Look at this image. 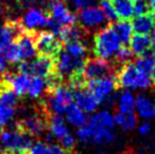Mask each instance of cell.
Masks as SVG:
<instances>
[{
    "mask_svg": "<svg viewBox=\"0 0 155 154\" xmlns=\"http://www.w3.org/2000/svg\"><path fill=\"white\" fill-rule=\"evenodd\" d=\"M86 126L91 132V143L105 145L114 141V120L107 110L90 117Z\"/></svg>",
    "mask_w": 155,
    "mask_h": 154,
    "instance_id": "cell-1",
    "label": "cell"
},
{
    "mask_svg": "<svg viewBox=\"0 0 155 154\" xmlns=\"http://www.w3.org/2000/svg\"><path fill=\"white\" fill-rule=\"evenodd\" d=\"M116 82L118 89L127 90H146L152 85V79L148 74L143 73L134 62H127L117 70Z\"/></svg>",
    "mask_w": 155,
    "mask_h": 154,
    "instance_id": "cell-2",
    "label": "cell"
},
{
    "mask_svg": "<svg viewBox=\"0 0 155 154\" xmlns=\"http://www.w3.org/2000/svg\"><path fill=\"white\" fill-rule=\"evenodd\" d=\"M73 89L61 83L51 90H48L40 103L50 116L61 115L73 103Z\"/></svg>",
    "mask_w": 155,
    "mask_h": 154,
    "instance_id": "cell-3",
    "label": "cell"
},
{
    "mask_svg": "<svg viewBox=\"0 0 155 154\" xmlns=\"http://www.w3.org/2000/svg\"><path fill=\"white\" fill-rule=\"evenodd\" d=\"M93 42H94L93 45L94 55L96 58H101L104 60L114 58L118 50L122 45L113 26L110 24L95 33Z\"/></svg>",
    "mask_w": 155,
    "mask_h": 154,
    "instance_id": "cell-4",
    "label": "cell"
},
{
    "mask_svg": "<svg viewBox=\"0 0 155 154\" xmlns=\"http://www.w3.org/2000/svg\"><path fill=\"white\" fill-rule=\"evenodd\" d=\"M34 137L30 134L25 133L24 130L18 128L16 122L12 125V127L1 134L0 143L1 147L6 152L10 153H30L32 146L34 144L33 142Z\"/></svg>",
    "mask_w": 155,
    "mask_h": 154,
    "instance_id": "cell-5",
    "label": "cell"
},
{
    "mask_svg": "<svg viewBox=\"0 0 155 154\" xmlns=\"http://www.w3.org/2000/svg\"><path fill=\"white\" fill-rule=\"evenodd\" d=\"M18 73L26 74L30 76H39L48 78L57 74L56 72V58L45 55H36L32 60H25L18 62Z\"/></svg>",
    "mask_w": 155,
    "mask_h": 154,
    "instance_id": "cell-6",
    "label": "cell"
},
{
    "mask_svg": "<svg viewBox=\"0 0 155 154\" xmlns=\"http://www.w3.org/2000/svg\"><path fill=\"white\" fill-rule=\"evenodd\" d=\"M86 59L77 58L68 53L65 50H61L56 57V72L61 79H67L79 75H83V68Z\"/></svg>",
    "mask_w": 155,
    "mask_h": 154,
    "instance_id": "cell-7",
    "label": "cell"
},
{
    "mask_svg": "<svg viewBox=\"0 0 155 154\" xmlns=\"http://www.w3.org/2000/svg\"><path fill=\"white\" fill-rule=\"evenodd\" d=\"M17 108L18 96L0 79V124H10L17 112Z\"/></svg>",
    "mask_w": 155,
    "mask_h": 154,
    "instance_id": "cell-8",
    "label": "cell"
},
{
    "mask_svg": "<svg viewBox=\"0 0 155 154\" xmlns=\"http://www.w3.org/2000/svg\"><path fill=\"white\" fill-rule=\"evenodd\" d=\"M34 40L39 55H45L56 58L64 47L59 38L51 33L50 31H40V32L35 31Z\"/></svg>",
    "mask_w": 155,
    "mask_h": 154,
    "instance_id": "cell-9",
    "label": "cell"
},
{
    "mask_svg": "<svg viewBox=\"0 0 155 154\" xmlns=\"http://www.w3.org/2000/svg\"><path fill=\"white\" fill-rule=\"evenodd\" d=\"M116 70V66L110 64L108 60L101 59V58H93V59H87L85 61L84 68H83V76L87 82L96 79V78L112 76Z\"/></svg>",
    "mask_w": 155,
    "mask_h": 154,
    "instance_id": "cell-10",
    "label": "cell"
},
{
    "mask_svg": "<svg viewBox=\"0 0 155 154\" xmlns=\"http://www.w3.org/2000/svg\"><path fill=\"white\" fill-rule=\"evenodd\" d=\"M77 21L86 32L96 30L102 27L107 23V18L104 16L102 9L96 6H88L83 9H79L77 14Z\"/></svg>",
    "mask_w": 155,
    "mask_h": 154,
    "instance_id": "cell-11",
    "label": "cell"
},
{
    "mask_svg": "<svg viewBox=\"0 0 155 154\" xmlns=\"http://www.w3.org/2000/svg\"><path fill=\"white\" fill-rule=\"evenodd\" d=\"M43 9L47 12L49 17L58 22L62 26L73 25V24H76L77 22V16L71 13L64 2L49 0Z\"/></svg>",
    "mask_w": 155,
    "mask_h": 154,
    "instance_id": "cell-12",
    "label": "cell"
},
{
    "mask_svg": "<svg viewBox=\"0 0 155 154\" xmlns=\"http://www.w3.org/2000/svg\"><path fill=\"white\" fill-rule=\"evenodd\" d=\"M85 86L94 94V96L99 100L100 102H103L109 95L114 93L116 89H118L114 75L87 81Z\"/></svg>",
    "mask_w": 155,
    "mask_h": 154,
    "instance_id": "cell-13",
    "label": "cell"
},
{
    "mask_svg": "<svg viewBox=\"0 0 155 154\" xmlns=\"http://www.w3.org/2000/svg\"><path fill=\"white\" fill-rule=\"evenodd\" d=\"M25 30L23 27L21 19H7L0 26V53H2L10 43L15 41L19 34Z\"/></svg>",
    "mask_w": 155,
    "mask_h": 154,
    "instance_id": "cell-14",
    "label": "cell"
},
{
    "mask_svg": "<svg viewBox=\"0 0 155 154\" xmlns=\"http://www.w3.org/2000/svg\"><path fill=\"white\" fill-rule=\"evenodd\" d=\"M73 93L75 104L78 105L83 111H85L86 113L87 112H94L101 103L86 86L75 89Z\"/></svg>",
    "mask_w": 155,
    "mask_h": 154,
    "instance_id": "cell-15",
    "label": "cell"
},
{
    "mask_svg": "<svg viewBox=\"0 0 155 154\" xmlns=\"http://www.w3.org/2000/svg\"><path fill=\"white\" fill-rule=\"evenodd\" d=\"M23 27L27 31H33L36 27L45 26L48 23V14L44 9L30 8L23 18H19Z\"/></svg>",
    "mask_w": 155,
    "mask_h": 154,
    "instance_id": "cell-16",
    "label": "cell"
},
{
    "mask_svg": "<svg viewBox=\"0 0 155 154\" xmlns=\"http://www.w3.org/2000/svg\"><path fill=\"white\" fill-rule=\"evenodd\" d=\"M131 26L136 34L148 35L155 27V16L152 13L138 15L133 19Z\"/></svg>",
    "mask_w": 155,
    "mask_h": 154,
    "instance_id": "cell-17",
    "label": "cell"
},
{
    "mask_svg": "<svg viewBox=\"0 0 155 154\" xmlns=\"http://www.w3.org/2000/svg\"><path fill=\"white\" fill-rule=\"evenodd\" d=\"M135 109L137 115L144 119H152L155 117V103L144 94H139L135 98Z\"/></svg>",
    "mask_w": 155,
    "mask_h": 154,
    "instance_id": "cell-18",
    "label": "cell"
},
{
    "mask_svg": "<svg viewBox=\"0 0 155 154\" xmlns=\"http://www.w3.org/2000/svg\"><path fill=\"white\" fill-rule=\"evenodd\" d=\"M66 120L70 125H73L75 127H83L87 124L88 117L86 112L83 111L81 108L76 105L75 103H71L67 109H66Z\"/></svg>",
    "mask_w": 155,
    "mask_h": 154,
    "instance_id": "cell-19",
    "label": "cell"
},
{
    "mask_svg": "<svg viewBox=\"0 0 155 154\" xmlns=\"http://www.w3.org/2000/svg\"><path fill=\"white\" fill-rule=\"evenodd\" d=\"M49 130L53 138L60 141L61 138L70 133L68 126L66 125L65 119L61 117V115H51L49 118Z\"/></svg>",
    "mask_w": 155,
    "mask_h": 154,
    "instance_id": "cell-20",
    "label": "cell"
},
{
    "mask_svg": "<svg viewBox=\"0 0 155 154\" xmlns=\"http://www.w3.org/2000/svg\"><path fill=\"white\" fill-rule=\"evenodd\" d=\"M130 50L133 55L140 57L146 52L151 51V38L146 34H135L130 40Z\"/></svg>",
    "mask_w": 155,
    "mask_h": 154,
    "instance_id": "cell-21",
    "label": "cell"
},
{
    "mask_svg": "<svg viewBox=\"0 0 155 154\" xmlns=\"http://www.w3.org/2000/svg\"><path fill=\"white\" fill-rule=\"evenodd\" d=\"M86 31L83 28L81 25H67L64 26L62 30L60 31V33L58 35L59 40L61 41L62 44L69 42H75V41H81L82 38L84 36Z\"/></svg>",
    "mask_w": 155,
    "mask_h": 154,
    "instance_id": "cell-22",
    "label": "cell"
},
{
    "mask_svg": "<svg viewBox=\"0 0 155 154\" xmlns=\"http://www.w3.org/2000/svg\"><path fill=\"white\" fill-rule=\"evenodd\" d=\"M30 154H73L67 152L60 145L54 143H47L44 141L36 142L33 144Z\"/></svg>",
    "mask_w": 155,
    "mask_h": 154,
    "instance_id": "cell-23",
    "label": "cell"
},
{
    "mask_svg": "<svg viewBox=\"0 0 155 154\" xmlns=\"http://www.w3.org/2000/svg\"><path fill=\"white\" fill-rule=\"evenodd\" d=\"M117 17L120 21H129L134 16V8L131 0H111Z\"/></svg>",
    "mask_w": 155,
    "mask_h": 154,
    "instance_id": "cell-24",
    "label": "cell"
},
{
    "mask_svg": "<svg viewBox=\"0 0 155 154\" xmlns=\"http://www.w3.org/2000/svg\"><path fill=\"white\" fill-rule=\"evenodd\" d=\"M48 91V83L47 79L43 77L39 76H32L31 83L28 86L27 94L32 99H39L42 95H44Z\"/></svg>",
    "mask_w": 155,
    "mask_h": 154,
    "instance_id": "cell-25",
    "label": "cell"
},
{
    "mask_svg": "<svg viewBox=\"0 0 155 154\" xmlns=\"http://www.w3.org/2000/svg\"><path fill=\"white\" fill-rule=\"evenodd\" d=\"M112 26H113L118 38L120 40L121 44L127 45L130 42L131 38H133L134 30L133 26H131V23H129L128 21H119Z\"/></svg>",
    "mask_w": 155,
    "mask_h": 154,
    "instance_id": "cell-26",
    "label": "cell"
},
{
    "mask_svg": "<svg viewBox=\"0 0 155 154\" xmlns=\"http://www.w3.org/2000/svg\"><path fill=\"white\" fill-rule=\"evenodd\" d=\"M114 124L125 130H133L137 126V116L135 113H121L117 112L113 116Z\"/></svg>",
    "mask_w": 155,
    "mask_h": 154,
    "instance_id": "cell-27",
    "label": "cell"
},
{
    "mask_svg": "<svg viewBox=\"0 0 155 154\" xmlns=\"http://www.w3.org/2000/svg\"><path fill=\"white\" fill-rule=\"evenodd\" d=\"M117 105H118L119 112L121 113H133L135 110V98L133 93L128 90L124 91L120 96H118Z\"/></svg>",
    "mask_w": 155,
    "mask_h": 154,
    "instance_id": "cell-28",
    "label": "cell"
},
{
    "mask_svg": "<svg viewBox=\"0 0 155 154\" xmlns=\"http://www.w3.org/2000/svg\"><path fill=\"white\" fill-rule=\"evenodd\" d=\"M135 65L137 66V68L139 70H142L143 73L150 75L155 66V55L151 51L146 52L145 55L138 57Z\"/></svg>",
    "mask_w": 155,
    "mask_h": 154,
    "instance_id": "cell-29",
    "label": "cell"
},
{
    "mask_svg": "<svg viewBox=\"0 0 155 154\" xmlns=\"http://www.w3.org/2000/svg\"><path fill=\"white\" fill-rule=\"evenodd\" d=\"M65 48L64 50L67 51L68 53L73 55V56L77 57V58H83L86 59L87 56V48L86 45L82 42V41H75V42H69L64 44Z\"/></svg>",
    "mask_w": 155,
    "mask_h": 154,
    "instance_id": "cell-30",
    "label": "cell"
},
{
    "mask_svg": "<svg viewBox=\"0 0 155 154\" xmlns=\"http://www.w3.org/2000/svg\"><path fill=\"white\" fill-rule=\"evenodd\" d=\"M2 55H4L5 59L10 64H17V62L22 61L21 50H19V47H18L16 41H13L10 43L8 47L2 51Z\"/></svg>",
    "mask_w": 155,
    "mask_h": 154,
    "instance_id": "cell-31",
    "label": "cell"
},
{
    "mask_svg": "<svg viewBox=\"0 0 155 154\" xmlns=\"http://www.w3.org/2000/svg\"><path fill=\"white\" fill-rule=\"evenodd\" d=\"M133 52L130 50V48H128L127 45H121V48L118 50L117 55L114 56V59H116V62L122 65L129 62L130 59L133 58Z\"/></svg>",
    "mask_w": 155,
    "mask_h": 154,
    "instance_id": "cell-32",
    "label": "cell"
},
{
    "mask_svg": "<svg viewBox=\"0 0 155 154\" xmlns=\"http://www.w3.org/2000/svg\"><path fill=\"white\" fill-rule=\"evenodd\" d=\"M101 9L103 12L104 16L108 22H116L117 21V14L114 12V8L111 4V0H101Z\"/></svg>",
    "mask_w": 155,
    "mask_h": 154,
    "instance_id": "cell-33",
    "label": "cell"
},
{
    "mask_svg": "<svg viewBox=\"0 0 155 154\" xmlns=\"http://www.w3.org/2000/svg\"><path fill=\"white\" fill-rule=\"evenodd\" d=\"M133 8H134V15H136V16L143 15V14L151 13L148 0H134Z\"/></svg>",
    "mask_w": 155,
    "mask_h": 154,
    "instance_id": "cell-34",
    "label": "cell"
},
{
    "mask_svg": "<svg viewBox=\"0 0 155 154\" xmlns=\"http://www.w3.org/2000/svg\"><path fill=\"white\" fill-rule=\"evenodd\" d=\"M60 146L62 149H65L67 152H70L73 153L74 149H75V145H76V138L71 133H68L64 138H61L60 141Z\"/></svg>",
    "mask_w": 155,
    "mask_h": 154,
    "instance_id": "cell-35",
    "label": "cell"
},
{
    "mask_svg": "<svg viewBox=\"0 0 155 154\" xmlns=\"http://www.w3.org/2000/svg\"><path fill=\"white\" fill-rule=\"evenodd\" d=\"M77 136H78V138L82 142H84V143H91V132L86 125L78 128Z\"/></svg>",
    "mask_w": 155,
    "mask_h": 154,
    "instance_id": "cell-36",
    "label": "cell"
},
{
    "mask_svg": "<svg viewBox=\"0 0 155 154\" xmlns=\"http://www.w3.org/2000/svg\"><path fill=\"white\" fill-rule=\"evenodd\" d=\"M96 0H71V4L76 9H83L88 6H93Z\"/></svg>",
    "mask_w": 155,
    "mask_h": 154,
    "instance_id": "cell-37",
    "label": "cell"
},
{
    "mask_svg": "<svg viewBox=\"0 0 155 154\" xmlns=\"http://www.w3.org/2000/svg\"><path fill=\"white\" fill-rule=\"evenodd\" d=\"M151 132V125L148 122H143L139 127H138V133L140 134L142 136H147Z\"/></svg>",
    "mask_w": 155,
    "mask_h": 154,
    "instance_id": "cell-38",
    "label": "cell"
},
{
    "mask_svg": "<svg viewBox=\"0 0 155 154\" xmlns=\"http://www.w3.org/2000/svg\"><path fill=\"white\" fill-rule=\"evenodd\" d=\"M6 70H7V62H6L4 57L0 56V75L4 74Z\"/></svg>",
    "mask_w": 155,
    "mask_h": 154,
    "instance_id": "cell-39",
    "label": "cell"
},
{
    "mask_svg": "<svg viewBox=\"0 0 155 154\" xmlns=\"http://www.w3.org/2000/svg\"><path fill=\"white\" fill-rule=\"evenodd\" d=\"M121 154H146L144 151H137V150H134V149H128V150H126L124 153Z\"/></svg>",
    "mask_w": 155,
    "mask_h": 154,
    "instance_id": "cell-40",
    "label": "cell"
},
{
    "mask_svg": "<svg viewBox=\"0 0 155 154\" xmlns=\"http://www.w3.org/2000/svg\"><path fill=\"white\" fill-rule=\"evenodd\" d=\"M151 43H152V51H153V53L155 55V27L154 30L152 31V36H151Z\"/></svg>",
    "mask_w": 155,
    "mask_h": 154,
    "instance_id": "cell-41",
    "label": "cell"
},
{
    "mask_svg": "<svg viewBox=\"0 0 155 154\" xmlns=\"http://www.w3.org/2000/svg\"><path fill=\"white\" fill-rule=\"evenodd\" d=\"M148 5H150L151 13L155 16V0H148Z\"/></svg>",
    "mask_w": 155,
    "mask_h": 154,
    "instance_id": "cell-42",
    "label": "cell"
},
{
    "mask_svg": "<svg viewBox=\"0 0 155 154\" xmlns=\"http://www.w3.org/2000/svg\"><path fill=\"white\" fill-rule=\"evenodd\" d=\"M7 7V4H6V0H0V13L4 12Z\"/></svg>",
    "mask_w": 155,
    "mask_h": 154,
    "instance_id": "cell-43",
    "label": "cell"
},
{
    "mask_svg": "<svg viewBox=\"0 0 155 154\" xmlns=\"http://www.w3.org/2000/svg\"><path fill=\"white\" fill-rule=\"evenodd\" d=\"M152 77H151V79H152V83L155 85V66H154V68H153V70H152V73H151Z\"/></svg>",
    "mask_w": 155,
    "mask_h": 154,
    "instance_id": "cell-44",
    "label": "cell"
},
{
    "mask_svg": "<svg viewBox=\"0 0 155 154\" xmlns=\"http://www.w3.org/2000/svg\"><path fill=\"white\" fill-rule=\"evenodd\" d=\"M4 125L2 124H0V136H1V134L4 133V127H2Z\"/></svg>",
    "mask_w": 155,
    "mask_h": 154,
    "instance_id": "cell-45",
    "label": "cell"
},
{
    "mask_svg": "<svg viewBox=\"0 0 155 154\" xmlns=\"http://www.w3.org/2000/svg\"><path fill=\"white\" fill-rule=\"evenodd\" d=\"M53 1H59V2H64V1H66V0H53Z\"/></svg>",
    "mask_w": 155,
    "mask_h": 154,
    "instance_id": "cell-46",
    "label": "cell"
},
{
    "mask_svg": "<svg viewBox=\"0 0 155 154\" xmlns=\"http://www.w3.org/2000/svg\"><path fill=\"white\" fill-rule=\"evenodd\" d=\"M131 1H134V0H131Z\"/></svg>",
    "mask_w": 155,
    "mask_h": 154,
    "instance_id": "cell-47",
    "label": "cell"
}]
</instances>
